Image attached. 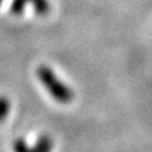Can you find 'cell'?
Wrapping results in <instances>:
<instances>
[{
  "label": "cell",
  "mask_w": 152,
  "mask_h": 152,
  "mask_svg": "<svg viewBox=\"0 0 152 152\" xmlns=\"http://www.w3.org/2000/svg\"><path fill=\"white\" fill-rule=\"evenodd\" d=\"M37 77L55 101L64 104L71 102V99L73 98L72 90L58 77L49 66L42 65L37 68Z\"/></svg>",
  "instance_id": "6da1fadb"
},
{
  "label": "cell",
  "mask_w": 152,
  "mask_h": 152,
  "mask_svg": "<svg viewBox=\"0 0 152 152\" xmlns=\"http://www.w3.org/2000/svg\"><path fill=\"white\" fill-rule=\"evenodd\" d=\"M53 140L48 134H42L39 137L34 146H29L23 138H17L12 142L13 152H52Z\"/></svg>",
  "instance_id": "7a4b0ae2"
},
{
  "label": "cell",
  "mask_w": 152,
  "mask_h": 152,
  "mask_svg": "<svg viewBox=\"0 0 152 152\" xmlns=\"http://www.w3.org/2000/svg\"><path fill=\"white\" fill-rule=\"evenodd\" d=\"M31 3L34 5V10L39 16H46L50 10L49 0H12L11 3V12L16 16L22 15L26 4Z\"/></svg>",
  "instance_id": "3957f363"
},
{
  "label": "cell",
  "mask_w": 152,
  "mask_h": 152,
  "mask_svg": "<svg viewBox=\"0 0 152 152\" xmlns=\"http://www.w3.org/2000/svg\"><path fill=\"white\" fill-rule=\"evenodd\" d=\"M11 103L10 99L5 96H0V122H3L10 114Z\"/></svg>",
  "instance_id": "277c9868"
},
{
  "label": "cell",
  "mask_w": 152,
  "mask_h": 152,
  "mask_svg": "<svg viewBox=\"0 0 152 152\" xmlns=\"http://www.w3.org/2000/svg\"><path fill=\"white\" fill-rule=\"evenodd\" d=\"M1 3H3V0H0V4H1Z\"/></svg>",
  "instance_id": "5b68a950"
}]
</instances>
